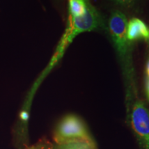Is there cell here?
<instances>
[{
    "mask_svg": "<svg viewBox=\"0 0 149 149\" xmlns=\"http://www.w3.org/2000/svg\"><path fill=\"white\" fill-rule=\"evenodd\" d=\"M107 33L116 50L124 79L128 113L131 101L136 94L135 70L133 62V44L126 37L127 16L120 10L113 9L107 20Z\"/></svg>",
    "mask_w": 149,
    "mask_h": 149,
    "instance_id": "obj_1",
    "label": "cell"
},
{
    "mask_svg": "<svg viewBox=\"0 0 149 149\" xmlns=\"http://www.w3.org/2000/svg\"><path fill=\"white\" fill-rule=\"evenodd\" d=\"M95 31H107V22L100 11L88 1L86 10L84 13L76 15H69L68 27L63 44L66 46L78 35Z\"/></svg>",
    "mask_w": 149,
    "mask_h": 149,
    "instance_id": "obj_2",
    "label": "cell"
},
{
    "mask_svg": "<svg viewBox=\"0 0 149 149\" xmlns=\"http://www.w3.org/2000/svg\"><path fill=\"white\" fill-rule=\"evenodd\" d=\"M53 139L56 144L76 140L95 144L84 121L75 115H68L61 119L54 132Z\"/></svg>",
    "mask_w": 149,
    "mask_h": 149,
    "instance_id": "obj_3",
    "label": "cell"
},
{
    "mask_svg": "<svg viewBox=\"0 0 149 149\" xmlns=\"http://www.w3.org/2000/svg\"><path fill=\"white\" fill-rule=\"evenodd\" d=\"M129 111L130 124L141 149H149V109L142 100H135Z\"/></svg>",
    "mask_w": 149,
    "mask_h": 149,
    "instance_id": "obj_4",
    "label": "cell"
},
{
    "mask_svg": "<svg viewBox=\"0 0 149 149\" xmlns=\"http://www.w3.org/2000/svg\"><path fill=\"white\" fill-rule=\"evenodd\" d=\"M126 37L132 44L137 40H148L149 29L146 24L140 19L132 17L127 23Z\"/></svg>",
    "mask_w": 149,
    "mask_h": 149,
    "instance_id": "obj_5",
    "label": "cell"
},
{
    "mask_svg": "<svg viewBox=\"0 0 149 149\" xmlns=\"http://www.w3.org/2000/svg\"><path fill=\"white\" fill-rule=\"evenodd\" d=\"M114 7V9L120 10L126 14L137 13L144 0H107Z\"/></svg>",
    "mask_w": 149,
    "mask_h": 149,
    "instance_id": "obj_6",
    "label": "cell"
},
{
    "mask_svg": "<svg viewBox=\"0 0 149 149\" xmlns=\"http://www.w3.org/2000/svg\"><path fill=\"white\" fill-rule=\"evenodd\" d=\"M53 149H96L95 144L85 141L76 140L54 145Z\"/></svg>",
    "mask_w": 149,
    "mask_h": 149,
    "instance_id": "obj_7",
    "label": "cell"
},
{
    "mask_svg": "<svg viewBox=\"0 0 149 149\" xmlns=\"http://www.w3.org/2000/svg\"><path fill=\"white\" fill-rule=\"evenodd\" d=\"M54 145L47 139L43 138L37 141L36 144L29 147L26 149H53Z\"/></svg>",
    "mask_w": 149,
    "mask_h": 149,
    "instance_id": "obj_8",
    "label": "cell"
},
{
    "mask_svg": "<svg viewBox=\"0 0 149 149\" xmlns=\"http://www.w3.org/2000/svg\"><path fill=\"white\" fill-rule=\"evenodd\" d=\"M146 93L147 98L149 101V77H146Z\"/></svg>",
    "mask_w": 149,
    "mask_h": 149,
    "instance_id": "obj_9",
    "label": "cell"
},
{
    "mask_svg": "<svg viewBox=\"0 0 149 149\" xmlns=\"http://www.w3.org/2000/svg\"><path fill=\"white\" fill-rule=\"evenodd\" d=\"M146 77H149V59L148 60V61H147V64H146Z\"/></svg>",
    "mask_w": 149,
    "mask_h": 149,
    "instance_id": "obj_10",
    "label": "cell"
},
{
    "mask_svg": "<svg viewBox=\"0 0 149 149\" xmlns=\"http://www.w3.org/2000/svg\"><path fill=\"white\" fill-rule=\"evenodd\" d=\"M148 44H149V37H148Z\"/></svg>",
    "mask_w": 149,
    "mask_h": 149,
    "instance_id": "obj_11",
    "label": "cell"
}]
</instances>
